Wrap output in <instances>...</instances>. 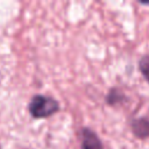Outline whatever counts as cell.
Returning <instances> with one entry per match:
<instances>
[{"mask_svg":"<svg viewBox=\"0 0 149 149\" xmlns=\"http://www.w3.org/2000/svg\"><path fill=\"white\" fill-rule=\"evenodd\" d=\"M28 108L33 118L43 119L55 114L59 109V104L54 98L36 94L31 98Z\"/></svg>","mask_w":149,"mask_h":149,"instance_id":"1","label":"cell"},{"mask_svg":"<svg viewBox=\"0 0 149 149\" xmlns=\"http://www.w3.org/2000/svg\"><path fill=\"white\" fill-rule=\"evenodd\" d=\"M81 149H104L99 136L90 128L81 130Z\"/></svg>","mask_w":149,"mask_h":149,"instance_id":"2","label":"cell"},{"mask_svg":"<svg viewBox=\"0 0 149 149\" xmlns=\"http://www.w3.org/2000/svg\"><path fill=\"white\" fill-rule=\"evenodd\" d=\"M132 129L135 136L146 139L149 136V120L147 118H139L132 121Z\"/></svg>","mask_w":149,"mask_h":149,"instance_id":"3","label":"cell"},{"mask_svg":"<svg viewBox=\"0 0 149 149\" xmlns=\"http://www.w3.org/2000/svg\"><path fill=\"white\" fill-rule=\"evenodd\" d=\"M123 94L122 92H120L118 88H113L109 91V93L107 94V98H106V101L107 104L109 105H115L118 102H120L121 100H123Z\"/></svg>","mask_w":149,"mask_h":149,"instance_id":"4","label":"cell"},{"mask_svg":"<svg viewBox=\"0 0 149 149\" xmlns=\"http://www.w3.org/2000/svg\"><path fill=\"white\" fill-rule=\"evenodd\" d=\"M139 69L143 77L147 79L149 83V56H142L141 59L139 61Z\"/></svg>","mask_w":149,"mask_h":149,"instance_id":"5","label":"cell"}]
</instances>
